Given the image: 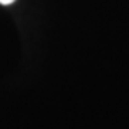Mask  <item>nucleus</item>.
<instances>
[{
	"label": "nucleus",
	"mask_w": 129,
	"mask_h": 129,
	"mask_svg": "<svg viewBox=\"0 0 129 129\" xmlns=\"http://www.w3.org/2000/svg\"><path fill=\"white\" fill-rule=\"evenodd\" d=\"M16 0H0V5L3 6H9V5H13Z\"/></svg>",
	"instance_id": "obj_1"
}]
</instances>
